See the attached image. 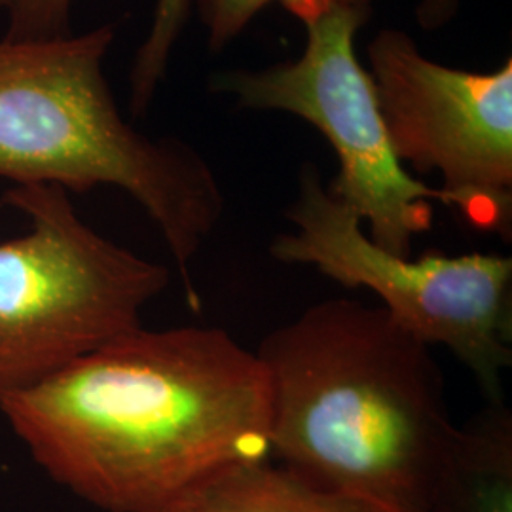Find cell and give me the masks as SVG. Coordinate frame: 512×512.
Here are the masks:
<instances>
[{"instance_id":"cell-1","label":"cell","mask_w":512,"mask_h":512,"mask_svg":"<svg viewBox=\"0 0 512 512\" xmlns=\"http://www.w3.org/2000/svg\"><path fill=\"white\" fill-rule=\"evenodd\" d=\"M0 414L59 486L105 512H160L272 459L270 382L213 327L133 330L8 397Z\"/></svg>"},{"instance_id":"cell-2","label":"cell","mask_w":512,"mask_h":512,"mask_svg":"<svg viewBox=\"0 0 512 512\" xmlns=\"http://www.w3.org/2000/svg\"><path fill=\"white\" fill-rule=\"evenodd\" d=\"M272 458L378 512H431L458 425L431 346L382 306L313 304L256 349Z\"/></svg>"},{"instance_id":"cell-3","label":"cell","mask_w":512,"mask_h":512,"mask_svg":"<svg viewBox=\"0 0 512 512\" xmlns=\"http://www.w3.org/2000/svg\"><path fill=\"white\" fill-rule=\"evenodd\" d=\"M114 25L82 35L0 38V179L67 192L116 186L160 230L200 311L190 264L224 215V194L200 152L173 137L152 139L120 114L103 59Z\"/></svg>"},{"instance_id":"cell-4","label":"cell","mask_w":512,"mask_h":512,"mask_svg":"<svg viewBox=\"0 0 512 512\" xmlns=\"http://www.w3.org/2000/svg\"><path fill=\"white\" fill-rule=\"evenodd\" d=\"M0 205L31 226L25 236L0 239L2 404L141 329L171 274L93 230L59 186H12Z\"/></svg>"},{"instance_id":"cell-5","label":"cell","mask_w":512,"mask_h":512,"mask_svg":"<svg viewBox=\"0 0 512 512\" xmlns=\"http://www.w3.org/2000/svg\"><path fill=\"white\" fill-rule=\"evenodd\" d=\"M306 29L296 61L262 71L213 76V92L239 107L281 110L317 129L338 158L330 194L351 207L385 251L412 256L414 239L431 230L433 202L452 207L442 190L418 181L389 141L372 76L355 54V37L372 16L338 0H300L289 8Z\"/></svg>"},{"instance_id":"cell-6","label":"cell","mask_w":512,"mask_h":512,"mask_svg":"<svg viewBox=\"0 0 512 512\" xmlns=\"http://www.w3.org/2000/svg\"><path fill=\"white\" fill-rule=\"evenodd\" d=\"M287 219L294 232L270 251L306 264L348 289H368L403 329L429 346H446L467 366L488 401L503 399L512 365V260L509 256H399L376 245L357 213L330 194L306 165Z\"/></svg>"},{"instance_id":"cell-7","label":"cell","mask_w":512,"mask_h":512,"mask_svg":"<svg viewBox=\"0 0 512 512\" xmlns=\"http://www.w3.org/2000/svg\"><path fill=\"white\" fill-rule=\"evenodd\" d=\"M370 76L395 154L437 173L452 207L475 228L511 236L512 61L492 73L452 69L399 29L368 46Z\"/></svg>"},{"instance_id":"cell-8","label":"cell","mask_w":512,"mask_h":512,"mask_svg":"<svg viewBox=\"0 0 512 512\" xmlns=\"http://www.w3.org/2000/svg\"><path fill=\"white\" fill-rule=\"evenodd\" d=\"M431 512H512V412L505 399L458 427Z\"/></svg>"},{"instance_id":"cell-9","label":"cell","mask_w":512,"mask_h":512,"mask_svg":"<svg viewBox=\"0 0 512 512\" xmlns=\"http://www.w3.org/2000/svg\"><path fill=\"white\" fill-rule=\"evenodd\" d=\"M160 512H378L330 494L291 469L256 461L228 469Z\"/></svg>"},{"instance_id":"cell-10","label":"cell","mask_w":512,"mask_h":512,"mask_svg":"<svg viewBox=\"0 0 512 512\" xmlns=\"http://www.w3.org/2000/svg\"><path fill=\"white\" fill-rule=\"evenodd\" d=\"M190 0H158L154 18L137 50L131 69V112L143 114L150 107L160 82L167 73L173 48L183 33L184 23L190 16Z\"/></svg>"},{"instance_id":"cell-11","label":"cell","mask_w":512,"mask_h":512,"mask_svg":"<svg viewBox=\"0 0 512 512\" xmlns=\"http://www.w3.org/2000/svg\"><path fill=\"white\" fill-rule=\"evenodd\" d=\"M272 2H281L283 8L289 10L300 0H190V8L192 6L196 8L203 27L207 29L209 48L213 52H219L234 38L241 35L256 14ZM340 2L359 10L372 12V4L376 0H340Z\"/></svg>"},{"instance_id":"cell-12","label":"cell","mask_w":512,"mask_h":512,"mask_svg":"<svg viewBox=\"0 0 512 512\" xmlns=\"http://www.w3.org/2000/svg\"><path fill=\"white\" fill-rule=\"evenodd\" d=\"M74 0H10L6 38L38 40L69 35Z\"/></svg>"},{"instance_id":"cell-13","label":"cell","mask_w":512,"mask_h":512,"mask_svg":"<svg viewBox=\"0 0 512 512\" xmlns=\"http://www.w3.org/2000/svg\"><path fill=\"white\" fill-rule=\"evenodd\" d=\"M461 0H420L416 18L425 31H437L458 14Z\"/></svg>"},{"instance_id":"cell-14","label":"cell","mask_w":512,"mask_h":512,"mask_svg":"<svg viewBox=\"0 0 512 512\" xmlns=\"http://www.w3.org/2000/svg\"><path fill=\"white\" fill-rule=\"evenodd\" d=\"M8 4H10V0H0V8H4V10H6V8H8Z\"/></svg>"}]
</instances>
